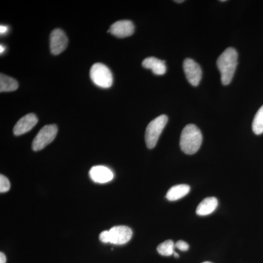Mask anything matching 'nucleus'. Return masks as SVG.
<instances>
[{"instance_id": "7", "label": "nucleus", "mask_w": 263, "mask_h": 263, "mask_svg": "<svg viewBox=\"0 0 263 263\" xmlns=\"http://www.w3.org/2000/svg\"><path fill=\"white\" fill-rule=\"evenodd\" d=\"M110 243L114 245H123L128 243L133 237V230L129 227L115 226L108 230Z\"/></svg>"}, {"instance_id": "8", "label": "nucleus", "mask_w": 263, "mask_h": 263, "mask_svg": "<svg viewBox=\"0 0 263 263\" xmlns=\"http://www.w3.org/2000/svg\"><path fill=\"white\" fill-rule=\"evenodd\" d=\"M68 39L65 33L60 29H56L50 35V48L53 55H58L66 49Z\"/></svg>"}, {"instance_id": "6", "label": "nucleus", "mask_w": 263, "mask_h": 263, "mask_svg": "<svg viewBox=\"0 0 263 263\" xmlns=\"http://www.w3.org/2000/svg\"><path fill=\"white\" fill-rule=\"evenodd\" d=\"M183 70L190 84L197 86L202 79V70L200 66L192 59H186L183 61Z\"/></svg>"}, {"instance_id": "2", "label": "nucleus", "mask_w": 263, "mask_h": 263, "mask_svg": "<svg viewBox=\"0 0 263 263\" xmlns=\"http://www.w3.org/2000/svg\"><path fill=\"white\" fill-rule=\"evenodd\" d=\"M202 136L200 129L195 124H188L183 128L180 139V147L186 155H194L200 149Z\"/></svg>"}, {"instance_id": "20", "label": "nucleus", "mask_w": 263, "mask_h": 263, "mask_svg": "<svg viewBox=\"0 0 263 263\" xmlns=\"http://www.w3.org/2000/svg\"><path fill=\"white\" fill-rule=\"evenodd\" d=\"M100 240H101L103 243H110V235H109L108 230H105V231L102 232V233H100Z\"/></svg>"}, {"instance_id": "19", "label": "nucleus", "mask_w": 263, "mask_h": 263, "mask_svg": "<svg viewBox=\"0 0 263 263\" xmlns=\"http://www.w3.org/2000/svg\"><path fill=\"white\" fill-rule=\"evenodd\" d=\"M175 246H176V248L182 251V252H186L190 248V246H189L188 243L186 242L183 241V240H179Z\"/></svg>"}, {"instance_id": "14", "label": "nucleus", "mask_w": 263, "mask_h": 263, "mask_svg": "<svg viewBox=\"0 0 263 263\" xmlns=\"http://www.w3.org/2000/svg\"><path fill=\"white\" fill-rule=\"evenodd\" d=\"M190 191V186L187 184H179L173 186L168 190L166 198L170 201H176L186 196Z\"/></svg>"}, {"instance_id": "10", "label": "nucleus", "mask_w": 263, "mask_h": 263, "mask_svg": "<svg viewBox=\"0 0 263 263\" xmlns=\"http://www.w3.org/2000/svg\"><path fill=\"white\" fill-rule=\"evenodd\" d=\"M38 119L35 114H29L24 116L15 124L13 128V134L18 136L28 133L37 124Z\"/></svg>"}, {"instance_id": "15", "label": "nucleus", "mask_w": 263, "mask_h": 263, "mask_svg": "<svg viewBox=\"0 0 263 263\" xmlns=\"http://www.w3.org/2000/svg\"><path fill=\"white\" fill-rule=\"evenodd\" d=\"M18 88V83L15 79L4 74L0 75V91L8 92L15 91Z\"/></svg>"}, {"instance_id": "18", "label": "nucleus", "mask_w": 263, "mask_h": 263, "mask_svg": "<svg viewBox=\"0 0 263 263\" xmlns=\"http://www.w3.org/2000/svg\"><path fill=\"white\" fill-rule=\"evenodd\" d=\"M10 183L8 178L3 175H0V193H4L9 191Z\"/></svg>"}, {"instance_id": "3", "label": "nucleus", "mask_w": 263, "mask_h": 263, "mask_svg": "<svg viewBox=\"0 0 263 263\" xmlns=\"http://www.w3.org/2000/svg\"><path fill=\"white\" fill-rule=\"evenodd\" d=\"M168 118L166 115H161L156 118L147 126L145 140L146 146L148 148H155L157 141L163 131L164 127L167 124Z\"/></svg>"}, {"instance_id": "22", "label": "nucleus", "mask_w": 263, "mask_h": 263, "mask_svg": "<svg viewBox=\"0 0 263 263\" xmlns=\"http://www.w3.org/2000/svg\"><path fill=\"white\" fill-rule=\"evenodd\" d=\"M6 257H5V254L3 252L0 253V263H6Z\"/></svg>"}, {"instance_id": "11", "label": "nucleus", "mask_w": 263, "mask_h": 263, "mask_svg": "<svg viewBox=\"0 0 263 263\" xmlns=\"http://www.w3.org/2000/svg\"><path fill=\"white\" fill-rule=\"evenodd\" d=\"M89 176L92 181L99 183H108L114 179V173L108 167L103 165L94 166L89 171Z\"/></svg>"}, {"instance_id": "26", "label": "nucleus", "mask_w": 263, "mask_h": 263, "mask_svg": "<svg viewBox=\"0 0 263 263\" xmlns=\"http://www.w3.org/2000/svg\"><path fill=\"white\" fill-rule=\"evenodd\" d=\"M202 263H212V262H202Z\"/></svg>"}, {"instance_id": "12", "label": "nucleus", "mask_w": 263, "mask_h": 263, "mask_svg": "<svg viewBox=\"0 0 263 263\" xmlns=\"http://www.w3.org/2000/svg\"><path fill=\"white\" fill-rule=\"evenodd\" d=\"M142 65L146 69L152 70L154 74L157 76H162L167 71L165 62L155 57H148L142 62Z\"/></svg>"}, {"instance_id": "24", "label": "nucleus", "mask_w": 263, "mask_h": 263, "mask_svg": "<svg viewBox=\"0 0 263 263\" xmlns=\"http://www.w3.org/2000/svg\"><path fill=\"white\" fill-rule=\"evenodd\" d=\"M174 257H176V258H178V257H179V254H178L177 253H176V252H174Z\"/></svg>"}, {"instance_id": "17", "label": "nucleus", "mask_w": 263, "mask_h": 263, "mask_svg": "<svg viewBox=\"0 0 263 263\" xmlns=\"http://www.w3.org/2000/svg\"><path fill=\"white\" fill-rule=\"evenodd\" d=\"M175 243L174 241L171 240H167L164 241L163 243H160V245L157 247V252L162 256H171L174 254L175 252Z\"/></svg>"}, {"instance_id": "9", "label": "nucleus", "mask_w": 263, "mask_h": 263, "mask_svg": "<svg viewBox=\"0 0 263 263\" xmlns=\"http://www.w3.org/2000/svg\"><path fill=\"white\" fill-rule=\"evenodd\" d=\"M134 31V24L129 20L118 21L112 24L109 29L110 34L119 38L129 37L133 34Z\"/></svg>"}, {"instance_id": "25", "label": "nucleus", "mask_w": 263, "mask_h": 263, "mask_svg": "<svg viewBox=\"0 0 263 263\" xmlns=\"http://www.w3.org/2000/svg\"><path fill=\"white\" fill-rule=\"evenodd\" d=\"M176 2V3H183V0H181V1H175Z\"/></svg>"}, {"instance_id": "21", "label": "nucleus", "mask_w": 263, "mask_h": 263, "mask_svg": "<svg viewBox=\"0 0 263 263\" xmlns=\"http://www.w3.org/2000/svg\"><path fill=\"white\" fill-rule=\"evenodd\" d=\"M8 28L7 26L4 25H1V27H0V32H1V34H6L7 32H8Z\"/></svg>"}, {"instance_id": "1", "label": "nucleus", "mask_w": 263, "mask_h": 263, "mask_svg": "<svg viewBox=\"0 0 263 263\" xmlns=\"http://www.w3.org/2000/svg\"><path fill=\"white\" fill-rule=\"evenodd\" d=\"M218 69L221 73V81L223 85H228L233 80L237 65L238 53L233 48H227L218 58L216 62Z\"/></svg>"}, {"instance_id": "23", "label": "nucleus", "mask_w": 263, "mask_h": 263, "mask_svg": "<svg viewBox=\"0 0 263 263\" xmlns=\"http://www.w3.org/2000/svg\"><path fill=\"white\" fill-rule=\"evenodd\" d=\"M0 48H1V50H0V52H1V53H3L5 50V46H3V45H1V46H0Z\"/></svg>"}, {"instance_id": "4", "label": "nucleus", "mask_w": 263, "mask_h": 263, "mask_svg": "<svg viewBox=\"0 0 263 263\" xmlns=\"http://www.w3.org/2000/svg\"><path fill=\"white\" fill-rule=\"evenodd\" d=\"M90 78L96 86L108 89L113 84L114 78L111 71L102 63L95 64L90 70Z\"/></svg>"}, {"instance_id": "13", "label": "nucleus", "mask_w": 263, "mask_h": 263, "mask_svg": "<svg viewBox=\"0 0 263 263\" xmlns=\"http://www.w3.org/2000/svg\"><path fill=\"white\" fill-rule=\"evenodd\" d=\"M217 206L218 200L216 197H207L199 204L196 209V213L199 216L209 215L216 210Z\"/></svg>"}, {"instance_id": "5", "label": "nucleus", "mask_w": 263, "mask_h": 263, "mask_svg": "<svg viewBox=\"0 0 263 263\" xmlns=\"http://www.w3.org/2000/svg\"><path fill=\"white\" fill-rule=\"evenodd\" d=\"M57 132H58V128L55 124H50L43 127L32 142V149L34 152L43 149L55 139Z\"/></svg>"}, {"instance_id": "16", "label": "nucleus", "mask_w": 263, "mask_h": 263, "mask_svg": "<svg viewBox=\"0 0 263 263\" xmlns=\"http://www.w3.org/2000/svg\"><path fill=\"white\" fill-rule=\"evenodd\" d=\"M252 129L254 134L261 135L263 133V105L255 114L252 123Z\"/></svg>"}]
</instances>
